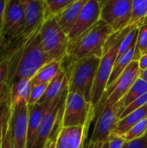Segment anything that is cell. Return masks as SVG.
<instances>
[{
  "label": "cell",
  "instance_id": "1",
  "mask_svg": "<svg viewBox=\"0 0 147 148\" xmlns=\"http://www.w3.org/2000/svg\"><path fill=\"white\" fill-rule=\"evenodd\" d=\"M113 33L111 27L100 19L89 29L74 41L69 42L68 57L65 60L68 59V62H75L89 56L101 58L104 54L105 42Z\"/></svg>",
  "mask_w": 147,
  "mask_h": 148
},
{
  "label": "cell",
  "instance_id": "2",
  "mask_svg": "<svg viewBox=\"0 0 147 148\" xmlns=\"http://www.w3.org/2000/svg\"><path fill=\"white\" fill-rule=\"evenodd\" d=\"M101 59L98 56H89L69 62L68 67L63 69L67 75L68 92L81 94L88 102L92 103V90Z\"/></svg>",
  "mask_w": 147,
  "mask_h": 148
},
{
  "label": "cell",
  "instance_id": "3",
  "mask_svg": "<svg viewBox=\"0 0 147 148\" xmlns=\"http://www.w3.org/2000/svg\"><path fill=\"white\" fill-rule=\"evenodd\" d=\"M40 29L34 32L27 40L19 58L16 71L8 87L9 89L14 82L21 79L31 80L42 68L53 62L45 53L41 45V38L39 34Z\"/></svg>",
  "mask_w": 147,
  "mask_h": 148
},
{
  "label": "cell",
  "instance_id": "4",
  "mask_svg": "<svg viewBox=\"0 0 147 148\" xmlns=\"http://www.w3.org/2000/svg\"><path fill=\"white\" fill-rule=\"evenodd\" d=\"M41 45L52 61L63 62L68 57L69 39L55 16L49 17L40 29Z\"/></svg>",
  "mask_w": 147,
  "mask_h": 148
},
{
  "label": "cell",
  "instance_id": "5",
  "mask_svg": "<svg viewBox=\"0 0 147 148\" xmlns=\"http://www.w3.org/2000/svg\"><path fill=\"white\" fill-rule=\"evenodd\" d=\"M95 117V109L83 95L68 92L62 119V127H84Z\"/></svg>",
  "mask_w": 147,
  "mask_h": 148
},
{
  "label": "cell",
  "instance_id": "6",
  "mask_svg": "<svg viewBox=\"0 0 147 148\" xmlns=\"http://www.w3.org/2000/svg\"><path fill=\"white\" fill-rule=\"evenodd\" d=\"M139 75L140 69L139 62L133 61L118 80L111 87L106 89L101 102L95 109V116L101 114L105 106L114 107V105L118 103L129 91L136 80L139 78Z\"/></svg>",
  "mask_w": 147,
  "mask_h": 148
},
{
  "label": "cell",
  "instance_id": "7",
  "mask_svg": "<svg viewBox=\"0 0 147 148\" xmlns=\"http://www.w3.org/2000/svg\"><path fill=\"white\" fill-rule=\"evenodd\" d=\"M101 2V19L107 23L114 33L129 26L133 0H106Z\"/></svg>",
  "mask_w": 147,
  "mask_h": 148
},
{
  "label": "cell",
  "instance_id": "8",
  "mask_svg": "<svg viewBox=\"0 0 147 148\" xmlns=\"http://www.w3.org/2000/svg\"><path fill=\"white\" fill-rule=\"evenodd\" d=\"M123 41V40H122ZM117 42L115 45L111 47L101 57V63L99 69L96 73L93 90H92V105L94 109H96L97 106L101 102L103 95L107 89V86L111 76L113 66L118 57L119 49L121 42Z\"/></svg>",
  "mask_w": 147,
  "mask_h": 148
},
{
  "label": "cell",
  "instance_id": "9",
  "mask_svg": "<svg viewBox=\"0 0 147 148\" xmlns=\"http://www.w3.org/2000/svg\"><path fill=\"white\" fill-rule=\"evenodd\" d=\"M28 119L29 105L27 101H22L11 107L10 121L14 148H26Z\"/></svg>",
  "mask_w": 147,
  "mask_h": 148
},
{
  "label": "cell",
  "instance_id": "10",
  "mask_svg": "<svg viewBox=\"0 0 147 148\" xmlns=\"http://www.w3.org/2000/svg\"><path fill=\"white\" fill-rule=\"evenodd\" d=\"M24 13L21 0H7L2 33L4 37L14 38L23 35Z\"/></svg>",
  "mask_w": 147,
  "mask_h": 148
},
{
  "label": "cell",
  "instance_id": "11",
  "mask_svg": "<svg viewBox=\"0 0 147 148\" xmlns=\"http://www.w3.org/2000/svg\"><path fill=\"white\" fill-rule=\"evenodd\" d=\"M101 1L87 0L78 16L75 24L68 36L69 42L74 41L85 31L93 27L101 19Z\"/></svg>",
  "mask_w": 147,
  "mask_h": 148
},
{
  "label": "cell",
  "instance_id": "12",
  "mask_svg": "<svg viewBox=\"0 0 147 148\" xmlns=\"http://www.w3.org/2000/svg\"><path fill=\"white\" fill-rule=\"evenodd\" d=\"M24 13L23 35L31 36L39 29L46 20L44 0H21Z\"/></svg>",
  "mask_w": 147,
  "mask_h": 148
},
{
  "label": "cell",
  "instance_id": "13",
  "mask_svg": "<svg viewBox=\"0 0 147 148\" xmlns=\"http://www.w3.org/2000/svg\"><path fill=\"white\" fill-rule=\"evenodd\" d=\"M118 121L119 119L116 115L114 108L112 106H105L98 115L97 121L90 138V142L99 144L108 140Z\"/></svg>",
  "mask_w": 147,
  "mask_h": 148
},
{
  "label": "cell",
  "instance_id": "14",
  "mask_svg": "<svg viewBox=\"0 0 147 148\" xmlns=\"http://www.w3.org/2000/svg\"><path fill=\"white\" fill-rule=\"evenodd\" d=\"M91 121L84 127H68L60 129L56 143L62 148H81L88 135Z\"/></svg>",
  "mask_w": 147,
  "mask_h": 148
},
{
  "label": "cell",
  "instance_id": "15",
  "mask_svg": "<svg viewBox=\"0 0 147 148\" xmlns=\"http://www.w3.org/2000/svg\"><path fill=\"white\" fill-rule=\"evenodd\" d=\"M29 36L22 35L14 38H7L0 31V65L10 62L24 48Z\"/></svg>",
  "mask_w": 147,
  "mask_h": 148
},
{
  "label": "cell",
  "instance_id": "16",
  "mask_svg": "<svg viewBox=\"0 0 147 148\" xmlns=\"http://www.w3.org/2000/svg\"><path fill=\"white\" fill-rule=\"evenodd\" d=\"M86 1L87 0H73L68 6H67L60 14L55 16L59 26L66 35L68 36L74 25L75 24L78 16Z\"/></svg>",
  "mask_w": 147,
  "mask_h": 148
},
{
  "label": "cell",
  "instance_id": "17",
  "mask_svg": "<svg viewBox=\"0 0 147 148\" xmlns=\"http://www.w3.org/2000/svg\"><path fill=\"white\" fill-rule=\"evenodd\" d=\"M49 107L36 104L29 106V119H28V135L26 148H32L38 134V130L42 120V117Z\"/></svg>",
  "mask_w": 147,
  "mask_h": 148
},
{
  "label": "cell",
  "instance_id": "18",
  "mask_svg": "<svg viewBox=\"0 0 147 148\" xmlns=\"http://www.w3.org/2000/svg\"><path fill=\"white\" fill-rule=\"evenodd\" d=\"M68 86L67 75L66 72L62 69V70L48 84L46 91L39 101L38 104L49 107L63 92V90Z\"/></svg>",
  "mask_w": 147,
  "mask_h": 148
},
{
  "label": "cell",
  "instance_id": "19",
  "mask_svg": "<svg viewBox=\"0 0 147 148\" xmlns=\"http://www.w3.org/2000/svg\"><path fill=\"white\" fill-rule=\"evenodd\" d=\"M146 93H147V82L141 78H138L125 96L113 107L118 119L120 120L122 113L129 105Z\"/></svg>",
  "mask_w": 147,
  "mask_h": 148
},
{
  "label": "cell",
  "instance_id": "20",
  "mask_svg": "<svg viewBox=\"0 0 147 148\" xmlns=\"http://www.w3.org/2000/svg\"><path fill=\"white\" fill-rule=\"evenodd\" d=\"M145 119H147V105L119 120L113 133L120 136H124L133 127Z\"/></svg>",
  "mask_w": 147,
  "mask_h": 148
},
{
  "label": "cell",
  "instance_id": "21",
  "mask_svg": "<svg viewBox=\"0 0 147 148\" xmlns=\"http://www.w3.org/2000/svg\"><path fill=\"white\" fill-rule=\"evenodd\" d=\"M32 87L33 85L31 80L29 79H21L14 82L10 88V98L11 107L22 101L28 102Z\"/></svg>",
  "mask_w": 147,
  "mask_h": 148
},
{
  "label": "cell",
  "instance_id": "22",
  "mask_svg": "<svg viewBox=\"0 0 147 148\" xmlns=\"http://www.w3.org/2000/svg\"><path fill=\"white\" fill-rule=\"evenodd\" d=\"M62 62L53 61L43 68H42L36 75L31 79L32 85H41V84H49L62 70Z\"/></svg>",
  "mask_w": 147,
  "mask_h": 148
},
{
  "label": "cell",
  "instance_id": "23",
  "mask_svg": "<svg viewBox=\"0 0 147 148\" xmlns=\"http://www.w3.org/2000/svg\"><path fill=\"white\" fill-rule=\"evenodd\" d=\"M135 48L136 47L132 48L131 49H129L128 51H126L120 56L117 57V60L113 66L107 88L111 87L118 80V78L121 75V74L126 70V69L133 61H135Z\"/></svg>",
  "mask_w": 147,
  "mask_h": 148
},
{
  "label": "cell",
  "instance_id": "24",
  "mask_svg": "<svg viewBox=\"0 0 147 148\" xmlns=\"http://www.w3.org/2000/svg\"><path fill=\"white\" fill-rule=\"evenodd\" d=\"M147 16V0H133L129 26L139 27L145 23Z\"/></svg>",
  "mask_w": 147,
  "mask_h": 148
},
{
  "label": "cell",
  "instance_id": "25",
  "mask_svg": "<svg viewBox=\"0 0 147 148\" xmlns=\"http://www.w3.org/2000/svg\"><path fill=\"white\" fill-rule=\"evenodd\" d=\"M147 52V22H145L139 27L136 48L135 61H139L140 56Z\"/></svg>",
  "mask_w": 147,
  "mask_h": 148
},
{
  "label": "cell",
  "instance_id": "26",
  "mask_svg": "<svg viewBox=\"0 0 147 148\" xmlns=\"http://www.w3.org/2000/svg\"><path fill=\"white\" fill-rule=\"evenodd\" d=\"M46 7V20L49 17L55 16L60 14L73 0H44ZM45 20V21H46Z\"/></svg>",
  "mask_w": 147,
  "mask_h": 148
},
{
  "label": "cell",
  "instance_id": "27",
  "mask_svg": "<svg viewBox=\"0 0 147 148\" xmlns=\"http://www.w3.org/2000/svg\"><path fill=\"white\" fill-rule=\"evenodd\" d=\"M138 32H139V28L135 26L127 33V35L125 36V38L123 39V41L120 43L118 56H120L121 55H123L124 53H126L132 48L136 47Z\"/></svg>",
  "mask_w": 147,
  "mask_h": 148
},
{
  "label": "cell",
  "instance_id": "28",
  "mask_svg": "<svg viewBox=\"0 0 147 148\" xmlns=\"http://www.w3.org/2000/svg\"><path fill=\"white\" fill-rule=\"evenodd\" d=\"M10 112H11V103H10V92H9L0 102V142H1L4 125L10 115Z\"/></svg>",
  "mask_w": 147,
  "mask_h": 148
},
{
  "label": "cell",
  "instance_id": "29",
  "mask_svg": "<svg viewBox=\"0 0 147 148\" xmlns=\"http://www.w3.org/2000/svg\"><path fill=\"white\" fill-rule=\"evenodd\" d=\"M147 132V119L140 121L134 127H133L123 137L126 141L134 140L139 138H142L146 134Z\"/></svg>",
  "mask_w": 147,
  "mask_h": 148
},
{
  "label": "cell",
  "instance_id": "30",
  "mask_svg": "<svg viewBox=\"0 0 147 148\" xmlns=\"http://www.w3.org/2000/svg\"><path fill=\"white\" fill-rule=\"evenodd\" d=\"M48 87V84H41V85H35L32 87L29 100H28V105L29 106H34L39 102V101L43 96L46 88Z\"/></svg>",
  "mask_w": 147,
  "mask_h": 148
},
{
  "label": "cell",
  "instance_id": "31",
  "mask_svg": "<svg viewBox=\"0 0 147 148\" xmlns=\"http://www.w3.org/2000/svg\"><path fill=\"white\" fill-rule=\"evenodd\" d=\"M10 117L7 120L2 134V139L0 142V148H14L12 135H11V127H10Z\"/></svg>",
  "mask_w": 147,
  "mask_h": 148
},
{
  "label": "cell",
  "instance_id": "32",
  "mask_svg": "<svg viewBox=\"0 0 147 148\" xmlns=\"http://www.w3.org/2000/svg\"><path fill=\"white\" fill-rule=\"evenodd\" d=\"M146 105H147V93H146L145 95H143L142 96H140L139 98H138V99H137L136 101H134L131 105H129V106L124 110V112L122 113V114H121L120 120L122 119V118H124L125 116L128 115L129 114L134 112L135 110H138V109L143 108V107L146 106Z\"/></svg>",
  "mask_w": 147,
  "mask_h": 148
},
{
  "label": "cell",
  "instance_id": "33",
  "mask_svg": "<svg viewBox=\"0 0 147 148\" xmlns=\"http://www.w3.org/2000/svg\"><path fill=\"white\" fill-rule=\"evenodd\" d=\"M126 142L123 136L117 135L112 133L108 138V148H122Z\"/></svg>",
  "mask_w": 147,
  "mask_h": 148
},
{
  "label": "cell",
  "instance_id": "34",
  "mask_svg": "<svg viewBox=\"0 0 147 148\" xmlns=\"http://www.w3.org/2000/svg\"><path fill=\"white\" fill-rule=\"evenodd\" d=\"M122 148H147V134L134 140L126 141Z\"/></svg>",
  "mask_w": 147,
  "mask_h": 148
},
{
  "label": "cell",
  "instance_id": "35",
  "mask_svg": "<svg viewBox=\"0 0 147 148\" xmlns=\"http://www.w3.org/2000/svg\"><path fill=\"white\" fill-rule=\"evenodd\" d=\"M10 62H5L0 65V85L3 83H6L9 78L10 74Z\"/></svg>",
  "mask_w": 147,
  "mask_h": 148
},
{
  "label": "cell",
  "instance_id": "36",
  "mask_svg": "<svg viewBox=\"0 0 147 148\" xmlns=\"http://www.w3.org/2000/svg\"><path fill=\"white\" fill-rule=\"evenodd\" d=\"M7 0H0V31L3 29V22H4V11L6 8Z\"/></svg>",
  "mask_w": 147,
  "mask_h": 148
},
{
  "label": "cell",
  "instance_id": "37",
  "mask_svg": "<svg viewBox=\"0 0 147 148\" xmlns=\"http://www.w3.org/2000/svg\"><path fill=\"white\" fill-rule=\"evenodd\" d=\"M138 62H139L140 71H144V70L147 69V52L140 56V58L139 59Z\"/></svg>",
  "mask_w": 147,
  "mask_h": 148
},
{
  "label": "cell",
  "instance_id": "38",
  "mask_svg": "<svg viewBox=\"0 0 147 148\" xmlns=\"http://www.w3.org/2000/svg\"><path fill=\"white\" fill-rule=\"evenodd\" d=\"M10 92L9 88L7 87L6 83H3L0 85V102L3 100V98Z\"/></svg>",
  "mask_w": 147,
  "mask_h": 148
},
{
  "label": "cell",
  "instance_id": "39",
  "mask_svg": "<svg viewBox=\"0 0 147 148\" xmlns=\"http://www.w3.org/2000/svg\"><path fill=\"white\" fill-rule=\"evenodd\" d=\"M58 135V134H57ZM57 135L53 136L49 142L47 143L46 147L44 148H56V140H57Z\"/></svg>",
  "mask_w": 147,
  "mask_h": 148
},
{
  "label": "cell",
  "instance_id": "40",
  "mask_svg": "<svg viewBox=\"0 0 147 148\" xmlns=\"http://www.w3.org/2000/svg\"><path fill=\"white\" fill-rule=\"evenodd\" d=\"M102 145V143H99V144H94L92 142H90V140L88 142H84L83 146L81 148H101Z\"/></svg>",
  "mask_w": 147,
  "mask_h": 148
},
{
  "label": "cell",
  "instance_id": "41",
  "mask_svg": "<svg viewBox=\"0 0 147 148\" xmlns=\"http://www.w3.org/2000/svg\"><path fill=\"white\" fill-rule=\"evenodd\" d=\"M139 78L143 79L144 81H146V82H147V69L144 70V71H140Z\"/></svg>",
  "mask_w": 147,
  "mask_h": 148
},
{
  "label": "cell",
  "instance_id": "42",
  "mask_svg": "<svg viewBox=\"0 0 147 148\" xmlns=\"http://www.w3.org/2000/svg\"><path fill=\"white\" fill-rule=\"evenodd\" d=\"M108 140H107L106 142H104V143H102V145H101V148H108Z\"/></svg>",
  "mask_w": 147,
  "mask_h": 148
},
{
  "label": "cell",
  "instance_id": "43",
  "mask_svg": "<svg viewBox=\"0 0 147 148\" xmlns=\"http://www.w3.org/2000/svg\"><path fill=\"white\" fill-rule=\"evenodd\" d=\"M56 148H62V147H61L60 145H58V144L56 143Z\"/></svg>",
  "mask_w": 147,
  "mask_h": 148
},
{
  "label": "cell",
  "instance_id": "44",
  "mask_svg": "<svg viewBox=\"0 0 147 148\" xmlns=\"http://www.w3.org/2000/svg\"><path fill=\"white\" fill-rule=\"evenodd\" d=\"M145 22H147V16H146V21Z\"/></svg>",
  "mask_w": 147,
  "mask_h": 148
},
{
  "label": "cell",
  "instance_id": "45",
  "mask_svg": "<svg viewBox=\"0 0 147 148\" xmlns=\"http://www.w3.org/2000/svg\"><path fill=\"white\" fill-rule=\"evenodd\" d=\"M146 134H147V132H146Z\"/></svg>",
  "mask_w": 147,
  "mask_h": 148
}]
</instances>
